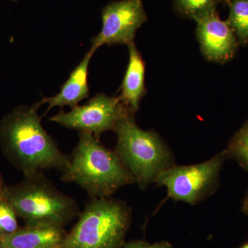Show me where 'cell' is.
Segmentation results:
<instances>
[{
  "instance_id": "obj_1",
  "label": "cell",
  "mask_w": 248,
  "mask_h": 248,
  "mask_svg": "<svg viewBox=\"0 0 248 248\" xmlns=\"http://www.w3.org/2000/svg\"><path fill=\"white\" fill-rule=\"evenodd\" d=\"M38 106H19L0 120V146L15 167L30 177L50 169L63 170L70 156L42 127Z\"/></svg>"
},
{
  "instance_id": "obj_2",
  "label": "cell",
  "mask_w": 248,
  "mask_h": 248,
  "mask_svg": "<svg viewBox=\"0 0 248 248\" xmlns=\"http://www.w3.org/2000/svg\"><path fill=\"white\" fill-rule=\"evenodd\" d=\"M62 172V180L75 183L91 199L109 198L121 187L135 182L115 152L88 133H79V141Z\"/></svg>"
},
{
  "instance_id": "obj_3",
  "label": "cell",
  "mask_w": 248,
  "mask_h": 248,
  "mask_svg": "<svg viewBox=\"0 0 248 248\" xmlns=\"http://www.w3.org/2000/svg\"><path fill=\"white\" fill-rule=\"evenodd\" d=\"M4 192L26 226L64 228L79 214L76 201L59 190L44 173L24 177L15 186H4Z\"/></svg>"
},
{
  "instance_id": "obj_4",
  "label": "cell",
  "mask_w": 248,
  "mask_h": 248,
  "mask_svg": "<svg viewBox=\"0 0 248 248\" xmlns=\"http://www.w3.org/2000/svg\"><path fill=\"white\" fill-rule=\"evenodd\" d=\"M129 111L117 123L115 153L140 187L146 188L166 170L172 167L169 150L157 134L141 130Z\"/></svg>"
},
{
  "instance_id": "obj_5",
  "label": "cell",
  "mask_w": 248,
  "mask_h": 248,
  "mask_svg": "<svg viewBox=\"0 0 248 248\" xmlns=\"http://www.w3.org/2000/svg\"><path fill=\"white\" fill-rule=\"evenodd\" d=\"M131 217V210L122 201L91 199L61 248H122Z\"/></svg>"
},
{
  "instance_id": "obj_6",
  "label": "cell",
  "mask_w": 248,
  "mask_h": 248,
  "mask_svg": "<svg viewBox=\"0 0 248 248\" xmlns=\"http://www.w3.org/2000/svg\"><path fill=\"white\" fill-rule=\"evenodd\" d=\"M226 158L223 151L202 164L172 166L161 172L155 182L167 187L170 198L193 205L215 190Z\"/></svg>"
},
{
  "instance_id": "obj_7",
  "label": "cell",
  "mask_w": 248,
  "mask_h": 248,
  "mask_svg": "<svg viewBox=\"0 0 248 248\" xmlns=\"http://www.w3.org/2000/svg\"><path fill=\"white\" fill-rule=\"evenodd\" d=\"M129 111L119 96L110 97L99 93L84 105L78 106L68 112L61 110L48 120L79 133L92 134L99 140L103 133L115 130Z\"/></svg>"
},
{
  "instance_id": "obj_8",
  "label": "cell",
  "mask_w": 248,
  "mask_h": 248,
  "mask_svg": "<svg viewBox=\"0 0 248 248\" xmlns=\"http://www.w3.org/2000/svg\"><path fill=\"white\" fill-rule=\"evenodd\" d=\"M102 28L91 39L90 50L103 45H126L134 42L137 31L148 20L142 0L112 1L102 10Z\"/></svg>"
},
{
  "instance_id": "obj_9",
  "label": "cell",
  "mask_w": 248,
  "mask_h": 248,
  "mask_svg": "<svg viewBox=\"0 0 248 248\" xmlns=\"http://www.w3.org/2000/svg\"><path fill=\"white\" fill-rule=\"evenodd\" d=\"M196 35L201 51L208 61L225 63L234 58L239 44L227 21L217 12L197 21Z\"/></svg>"
},
{
  "instance_id": "obj_10",
  "label": "cell",
  "mask_w": 248,
  "mask_h": 248,
  "mask_svg": "<svg viewBox=\"0 0 248 248\" xmlns=\"http://www.w3.org/2000/svg\"><path fill=\"white\" fill-rule=\"evenodd\" d=\"M94 52L90 50L78 66L71 72L69 78L61 87L60 93L51 97H45L37 103L39 107L48 104V112L52 108L68 107L74 108L83 99L89 97V68Z\"/></svg>"
},
{
  "instance_id": "obj_11",
  "label": "cell",
  "mask_w": 248,
  "mask_h": 248,
  "mask_svg": "<svg viewBox=\"0 0 248 248\" xmlns=\"http://www.w3.org/2000/svg\"><path fill=\"white\" fill-rule=\"evenodd\" d=\"M127 46L129 53L128 63L118 96L124 105L135 113L140 109V102L146 94V65L134 42Z\"/></svg>"
},
{
  "instance_id": "obj_12",
  "label": "cell",
  "mask_w": 248,
  "mask_h": 248,
  "mask_svg": "<svg viewBox=\"0 0 248 248\" xmlns=\"http://www.w3.org/2000/svg\"><path fill=\"white\" fill-rule=\"evenodd\" d=\"M66 234L62 227L26 226L0 239L8 248H61Z\"/></svg>"
},
{
  "instance_id": "obj_13",
  "label": "cell",
  "mask_w": 248,
  "mask_h": 248,
  "mask_svg": "<svg viewBox=\"0 0 248 248\" xmlns=\"http://www.w3.org/2000/svg\"><path fill=\"white\" fill-rule=\"evenodd\" d=\"M229 16L227 19L234 31L239 46H248V0H232L228 4Z\"/></svg>"
},
{
  "instance_id": "obj_14",
  "label": "cell",
  "mask_w": 248,
  "mask_h": 248,
  "mask_svg": "<svg viewBox=\"0 0 248 248\" xmlns=\"http://www.w3.org/2000/svg\"><path fill=\"white\" fill-rule=\"evenodd\" d=\"M221 3V0H174L178 14L195 22L217 12V6Z\"/></svg>"
},
{
  "instance_id": "obj_15",
  "label": "cell",
  "mask_w": 248,
  "mask_h": 248,
  "mask_svg": "<svg viewBox=\"0 0 248 248\" xmlns=\"http://www.w3.org/2000/svg\"><path fill=\"white\" fill-rule=\"evenodd\" d=\"M224 152L227 157L234 158L248 171V121L232 138Z\"/></svg>"
},
{
  "instance_id": "obj_16",
  "label": "cell",
  "mask_w": 248,
  "mask_h": 248,
  "mask_svg": "<svg viewBox=\"0 0 248 248\" xmlns=\"http://www.w3.org/2000/svg\"><path fill=\"white\" fill-rule=\"evenodd\" d=\"M2 179L0 181V237L16 232L19 229L17 215L4 192Z\"/></svg>"
},
{
  "instance_id": "obj_17",
  "label": "cell",
  "mask_w": 248,
  "mask_h": 248,
  "mask_svg": "<svg viewBox=\"0 0 248 248\" xmlns=\"http://www.w3.org/2000/svg\"><path fill=\"white\" fill-rule=\"evenodd\" d=\"M123 248H172V245L168 241H161L151 244L142 240H133L125 242Z\"/></svg>"
},
{
  "instance_id": "obj_18",
  "label": "cell",
  "mask_w": 248,
  "mask_h": 248,
  "mask_svg": "<svg viewBox=\"0 0 248 248\" xmlns=\"http://www.w3.org/2000/svg\"><path fill=\"white\" fill-rule=\"evenodd\" d=\"M242 210L246 215H248V193L243 203Z\"/></svg>"
},
{
  "instance_id": "obj_19",
  "label": "cell",
  "mask_w": 248,
  "mask_h": 248,
  "mask_svg": "<svg viewBox=\"0 0 248 248\" xmlns=\"http://www.w3.org/2000/svg\"><path fill=\"white\" fill-rule=\"evenodd\" d=\"M0 248H8L4 244H3L1 239H0Z\"/></svg>"
},
{
  "instance_id": "obj_20",
  "label": "cell",
  "mask_w": 248,
  "mask_h": 248,
  "mask_svg": "<svg viewBox=\"0 0 248 248\" xmlns=\"http://www.w3.org/2000/svg\"><path fill=\"white\" fill-rule=\"evenodd\" d=\"M221 1L222 3H225V4H228L232 0H221Z\"/></svg>"
},
{
  "instance_id": "obj_21",
  "label": "cell",
  "mask_w": 248,
  "mask_h": 248,
  "mask_svg": "<svg viewBox=\"0 0 248 248\" xmlns=\"http://www.w3.org/2000/svg\"><path fill=\"white\" fill-rule=\"evenodd\" d=\"M240 248H248V244H245L244 246H243L242 247Z\"/></svg>"
},
{
  "instance_id": "obj_22",
  "label": "cell",
  "mask_w": 248,
  "mask_h": 248,
  "mask_svg": "<svg viewBox=\"0 0 248 248\" xmlns=\"http://www.w3.org/2000/svg\"><path fill=\"white\" fill-rule=\"evenodd\" d=\"M11 1H17V0H11Z\"/></svg>"
},
{
  "instance_id": "obj_23",
  "label": "cell",
  "mask_w": 248,
  "mask_h": 248,
  "mask_svg": "<svg viewBox=\"0 0 248 248\" xmlns=\"http://www.w3.org/2000/svg\"><path fill=\"white\" fill-rule=\"evenodd\" d=\"M1 176H0V181H1Z\"/></svg>"
}]
</instances>
